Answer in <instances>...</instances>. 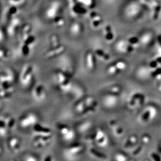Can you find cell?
Returning <instances> with one entry per match:
<instances>
[{
  "label": "cell",
  "instance_id": "cell-21",
  "mask_svg": "<svg viewBox=\"0 0 161 161\" xmlns=\"http://www.w3.org/2000/svg\"><path fill=\"white\" fill-rule=\"evenodd\" d=\"M122 91V88L118 85H113L108 87L106 90L107 94L118 96Z\"/></svg>",
  "mask_w": 161,
  "mask_h": 161
},
{
  "label": "cell",
  "instance_id": "cell-7",
  "mask_svg": "<svg viewBox=\"0 0 161 161\" xmlns=\"http://www.w3.org/2000/svg\"><path fill=\"white\" fill-rule=\"evenodd\" d=\"M57 129L59 135L64 140L71 141L75 138V133L70 127L63 124H58L57 125Z\"/></svg>",
  "mask_w": 161,
  "mask_h": 161
},
{
  "label": "cell",
  "instance_id": "cell-13",
  "mask_svg": "<svg viewBox=\"0 0 161 161\" xmlns=\"http://www.w3.org/2000/svg\"><path fill=\"white\" fill-rule=\"evenodd\" d=\"M118 103L117 96L106 94L102 99V104L106 108H111L115 107Z\"/></svg>",
  "mask_w": 161,
  "mask_h": 161
},
{
  "label": "cell",
  "instance_id": "cell-30",
  "mask_svg": "<svg viewBox=\"0 0 161 161\" xmlns=\"http://www.w3.org/2000/svg\"><path fill=\"white\" fill-rule=\"evenodd\" d=\"M96 53L97 56H98L99 58L103 59L104 60H109L110 58V56L108 54L106 53L105 52H104L103 51L101 50H98L96 51Z\"/></svg>",
  "mask_w": 161,
  "mask_h": 161
},
{
  "label": "cell",
  "instance_id": "cell-22",
  "mask_svg": "<svg viewBox=\"0 0 161 161\" xmlns=\"http://www.w3.org/2000/svg\"><path fill=\"white\" fill-rule=\"evenodd\" d=\"M137 75L139 78L142 79H145L148 78L149 76L150 75L148 68L144 66L140 67L137 71Z\"/></svg>",
  "mask_w": 161,
  "mask_h": 161
},
{
  "label": "cell",
  "instance_id": "cell-36",
  "mask_svg": "<svg viewBox=\"0 0 161 161\" xmlns=\"http://www.w3.org/2000/svg\"><path fill=\"white\" fill-rule=\"evenodd\" d=\"M152 158L154 160H156V161H159V160H161V159L160 158V157L156 154L153 153L152 155Z\"/></svg>",
  "mask_w": 161,
  "mask_h": 161
},
{
  "label": "cell",
  "instance_id": "cell-37",
  "mask_svg": "<svg viewBox=\"0 0 161 161\" xmlns=\"http://www.w3.org/2000/svg\"><path fill=\"white\" fill-rule=\"evenodd\" d=\"M51 160H52V157L50 155L46 156L45 159H44V161H50Z\"/></svg>",
  "mask_w": 161,
  "mask_h": 161
},
{
  "label": "cell",
  "instance_id": "cell-33",
  "mask_svg": "<svg viewBox=\"0 0 161 161\" xmlns=\"http://www.w3.org/2000/svg\"><path fill=\"white\" fill-rule=\"evenodd\" d=\"M151 140V137L149 135L145 134L141 137V144H148Z\"/></svg>",
  "mask_w": 161,
  "mask_h": 161
},
{
  "label": "cell",
  "instance_id": "cell-3",
  "mask_svg": "<svg viewBox=\"0 0 161 161\" xmlns=\"http://www.w3.org/2000/svg\"><path fill=\"white\" fill-rule=\"evenodd\" d=\"M142 8L141 3L133 2L126 5L124 9V14L129 19H136L141 14Z\"/></svg>",
  "mask_w": 161,
  "mask_h": 161
},
{
  "label": "cell",
  "instance_id": "cell-12",
  "mask_svg": "<svg viewBox=\"0 0 161 161\" xmlns=\"http://www.w3.org/2000/svg\"><path fill=\"white\" fill-rule=\"evenodd\" d=\"M69 93L72 98L76 99L77 101L84 98L85 91L81 86L78 84H74L72 86Z\"/></svg>",
  "mask_w": 161,
  "mask_h": 161
},
{
  "label": "cell",
  "instance_id": "cell-18",
  "mask_svg": "<svg viewBox=\"0 0 161 161\" xmlns=\"http://www.w3.org/2000/svg\"><path fill=\"white\" fill-rule=\"evenodd\" d=\"M85 63L87 68L89 71H94L96 67V58L93 54L88 53L86 56Z\"/></svg>",
  "mask_w": 161,
  "mask_h": 161
},
{
  "label": "cell",
  "instance_id": "cell-20",
  "mask_svg": "<svg viewBox=\"0 0 161 161\" xmlns=\"http://www.w3.org/2000/svg\"><path fill=\"white\" fill-rule=\"evenodd\" d=\"M8 144H9V146L10 149L14 152L17 153L20 150V140L17 138L13 137L12 138L10 139L9 141V142H8Z\"/></svg>",
  "mask_w": 161,
  "mask_h": 161
},
{
  "label": "cell",
  "instance_id": "cell-26",
  "mask_svg": "<svg viewBox=\"0 0 161 161\" xmlns=\"http://www.w3.org/2000/svg\"><path fill=\"white\" fill-rule=\"evenodd\" d=\"M111 125L112 127H113V131L116 135L117 136H120L123 133V129L121 126H119L116 122H114V121H112L111 123Z\"/></svg>",
  "mask_w": 161,
  "mask_h": 161
},
{
  "label": "cell",
  "instance_id": "cell-24",
  "mask_svg": "<svg viewBox=\"0 0 161 161\" xmlns=\"http://www.w3.org/2000/svg\"><path fill=\"white\" fill-rule=\"evenodd\" d=\"M91 126V123L89 121H86L78 125L77 129L78 131L81 133H86V131H88V130L90 128Z\"/></svg>",
  "mask_w": 161,
  "mask_h": 161
},
{
  "label": "cell",
  "instance_id": "cell-19",
  "mask_svg": "<svg viewBox=\"0 0 161 161\" xmlns=\"http://www.w3.org/2000/svg\"><path fill=\"white\" fill-rule=\"evenodd\" d=\"M14 79L15 77L13 71L10 69H8V71H5V73L2 77V83L12 84L14 81Z\"/></svg>",
  "mask_w": 161,
  "mask_h": 161
},
{
  "label": "cell",
  "instance_id": "cell-9",
  "mask_svg": "<svg viewBox=\"0 0 161 161\" xmlns=\"http://www.w3.org/2000/svg\"><path fill=\"white\" fill-rule=\"evenodd\" d=\"M145 97L141 93L134 94L130 98L127 105L128 108L131 110H135L141 106L144 102Z\"/></svg>",
  "mask_w": 161,
  "mask_h": 161
},
{
  "label": "cell",
  "instance_id": "cell-1",
  "mask_svg": "<svg viewBox=\"0 0 161 161\" xmlns=\"http://www.w3.org/2000/svg\"><path fill=\"white\" fill-rule=\"evenodd\" d=\"M54 81L58 89L63 93H69L71 91L73 84L71 83L70 77L60 70L56 71L54 75Z\"/></svg>",
  "mask_w": 161,
  "mask_h": 161
},
{
  "label": "cell",
  "instance_id": "cell-35",
  "mask_svg": "<svg viewBox=\"0 0 161 161\" xmlns=\"http://www.w3.org/2000/svg\"><path fill=\"white\" fill-rule=\"evenodd\" d=\"M115 158V160L117 161H126L127 160L126 156L122 154L119 153L116 154Z\"/></svg>",
  "mask_w": 161,
  "mask_h": 161
},
{
  "label": "cell",
  "instance_id": "cell-6",
  "mask_svg": "<svg viewBox=\"0 0 161 161\" xmlns=\"http://www.w3.org/2000/svg\"><path fill=\"white\" fill-rule=\"evenodd\" d=\"M158 114L157 108L153 105H148L144 108L140 116V120L144 123H147L154 120Z\"/></svg>",
  "mask_w": 161,
  "mask_h": 161
},
{
  "label": "cell",
  "instance_id": "cell-4",
  "mask_svg": "<svg viewBox=\"0 0 161 161\" xmlns=\"http://www.w3.org/2000/svg\"><path fill=\"white\" fill-rule=\"evenodd\" d=\"M83 146L80 144H75L66 149L64 155L69 160H75L83 153Z\"/></svg>",
  "mask_w": 161,
  "mask_h": 161
},
{
  "label": "cell",
  "instance_id": "cell-16",
  "mask_svg": "<svg viewBox=\"0 0 161 161\" xmlns=\"http://www.w3.org/2000/svg\"><path fill=\"white\" fill-rule=\"evenodd\" d=\"M14 91L12 84L2 83V88L0 90V96L3 98H8L13 94Z\"/></svg>",
  "mask_w": 161,
  "mask_h": 161
},
{
  "label": "cell",
  "instance_id": "cell-25",
  "mask_svg": "<svg viewBox=\"0 0 161 161\" xmlns=\"http://www.w3.org/2000/svg\"><path fill=\"white\" fill-rule=\"evenodd\" d=\"M138 142V138L136 135H132L129 137L125 144V148H129L135 145Z\"/></svg>",
  "mask_w": 161,
  "mask_h": 161
},
{
  "label": "cell",
  "instance_id": "cell-5",
  "mask_svg": "<svg viewBox=\"0 0 161 161\" xmlns=\"http://www.w3.org/2000/svg\"><path fill=\"white\" fill-rule=\"evenodd\" d=\"M38 117L35 114L33 113L26 114L19 119V124L23 128H30L38 124Z\"/></svg>",
  "mask_w": 161,
  "mask_h": 161
},
{
  "label": "cell",
  "instance_id": "cell-27",
  "mask_svg": "<svg viewBox=\"0 0 161 161\" xmlns=\"http://www.w3.org/2000/svg\"><path fill=\"white\" fill-rule=\"evenodd\" d=\"M114 64L116 66V68L120 73L121 71L125 70V69L127 67V64L124 60H117L115 63H114Z\"/></svg>",
  "mask_w": 161,
  "mask_h": 161
},
{
  "label": "cell",
  "instance_id": "cell-34",
  "mask_svg": "<svg viewBox=\"0 0 161 161\" xmlns=\"http://www.w3.org/2000/svg\"><path fill=\"white\" fill-rule=\"evenodd\" d=\"M24 160L27 161H37V160H38V159L36 158V156H34L33 155L28 154V155H27L26 156H24Z\"/></svg>",
  "mask_w": 161,
  "mask_h": 161
},
{
  "label": "cell",
  "instance_id": "cell-29",
  "mask_svg": "<svg viewBox=\"0 0 161 161\" xmlns=\"http://www.w3.org/2000/svg\"><path fill=\"white\" fill-rule=\"evenodd\" d=\"M127 41L134 48L138 46L140 44V42H139V38L138 37H135V36H133L131 37H130L127 40Z\"/></svg>",
  "mask_w": 161,
  "mask_h": 161
},
{
  "label": "cell",
  "instance_id": "cell-15",
  "mask_svg": "<svg viewBox=\"0 0 161 161\" xmlns=\"http://www.w3.org/2000/svg\"><path fill=\"white\" fill-rule=\"evenodd\" d=\"M138 38L140 44H141V45L146 46L151 43L153 38V35L151 31H146L142 33Z\"/></svg>",
  "mask_w": 161,
  "mask_h": 161
},
{
  "label": "cell",
  "instance_id": "cell-2",
  "mask_svg": "<svg viewBox=\"0 0 161 161\" xmlns=\"http://www.w3.org/2000/svg\"><path fill=\"white\" fill-rule=\"evenodd\" d=\"M34 78V68L31 65L24 66L21 71L20 81L22 85L24 87H27L32 83Z\"/></svg>",
  "mask_w": 161,
  "mask_h": 161
},
{
  "label": "cell",
  "instance_id": "cell-10",
  "mask_svg": "<svg viewBox=\"0 0 161 161\" xmlns=\"http://www.w3.org/2000/svg\"><path fill=\"white\" fill-rule=\"evenodd\" d=\"M52 136H37L35 135L33 146L35 148H41L49 144Z\"/></svg>",
  "mask_w": 161,
  "mask_h": 161
},
{
  "label": "cell",
  "instance_id": "cell-11",
  "mask_svg": "<svg viewBox=\"0 0 161 161\" xmlns=\"http://www.w3.org/2000/svg\"><path fill=\"white\" fill-rule=\"evenodd\" d=\"M116 51L121 53H131L135 48L128 42L127 40H120L115 44Z\"/></svg>",
  "mask_w": 161,
  "mask_h": 161
},
{
  "label": "cell",
  "instance_id": "cell-23",
  "mask_svg": "<svg viewBox=\"0 0 161 161\" xmlns=\"http://www.w3.org/2000/svg\"><path fill=\"white\" fill-rule=\"evenodd\" d=\"M105 38L108 41H111L113 40L114 38L113 31L112 28L110 25H108L105 28Z\"/></svg>",
  "mask_w": 161,
  "mask_h": 161
},
{
  "label": "cell",
  "instance_id": "cell-31",
  "mask_svg": "<svg viewBox=\"0 0 161 161\" xmlns=\"http://www.w3.org/2000/svg\"><path fill=\"white\" fill-rule=\"evenodd\" d=\"M91 154H92L93 155V156H95L97 158L100 159H105L106 158L105 155L101 153L100 152L95 150V149H91L90 150Z\"/></svg>",
  "mask_w": 161,
  "mask_h": 161
},
{
  "label": "cell",
  "instance_id": "cell-28",
  "mask_svg": "<svg viewBox=\"0 0 161 161\" xmlns=\"http://www.w3.org/2000/svg\"><path fill=\"white\" fill-rule=\"evenodd\" d=\"M106 71H107V73L110 75H116L120 73V72L117 69L116 66L114 64V63L108 66L106 69Z\"/></svg>",
  "mask_w": 161,
  "mask_h": 161
},
{
  "label": "cell",
  "instance_id": "cell-14",
  "mask_svg": "<svg viewBox=\"0 0 161 161\" xmlns=\"http://www.w3.org/2000/svg\"><path fill=\"white\" fill-rule=\"evenodd\" d=\"M33 98L38 101H40L44 98L45 90V88L43 85L39 84L33 88Z\"/></svg>",
  "mask_w": 161,
  "mask_h": 161
},
{
  "label": "cell",
  "instance_id": "cell-8",
  "mask_svg": "<svg viewBox=\"0 0 161 161\" xmlns=\"http://www.w3.org/2000/svg\"><path fill=\"white\" fill-rule=\"evenodd\" d=\"M91 141H94L100 147L106 146L108 144V138L102 130L98 129L90 137Z\"/></svg>",
  "mask_w": 161,
  "mask_h": 161
},
{
  "label": "cell",
  "instance_id": "cell-17",
  "mask_svg": "<svg viewBox=\"0 0 161 161\" xmlns=\"http://www.w3.org/2000/svg\"><path fill=\"white\" fill-rule=\"evenodd\" d=\"M33 130L35 132L34 135L37 136H52L50 129L44 126L41 125L39 124H37L33 127Z\"/></svg>",
  "mask_w": 161,
  "mask_h": 161
},
{
  "label": "cell",
  "instance_id": "cell-32",
  "mask_svg": "<svg viewBox=\"0 0 161 161\" xmlns=\"http://www.w3.org/2000/svg\"><path fill=\"white\" fill-rule=\"evenodd\" d=\"M6 121H5L6 126L8 127V130L13 128V126L15 125V120L14 118L10 117H8L6 118Z\"/></svg>",
  "mask_w": 161,
  "mask_h": 161
}]
</instances>
